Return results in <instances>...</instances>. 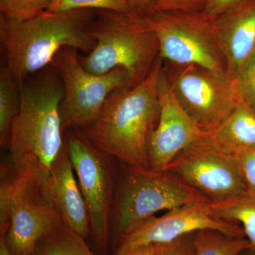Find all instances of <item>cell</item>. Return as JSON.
<instances>
[{"label": "cell", "instance_id": "6da1fadb", "mask_svg": "<svg viewBox=\"0 0 255 255\" xmlns=\"http://www.w3.org/2000/svg\"><path fill=\"white\" fill-rule=\"evenodd\" d=\"M162 64L159 57L138 85L112 92L95 123L80 130L97 148L121 163L150 169L151 137L160 113L158 78Z\"/></svg>", "mask_w": 255, "mask_h": 255}, {"label": "cell", "instance_id": "7a4b0ae2", "mask_svg": "<svg viewBox=\"0 0 255 255\" xmlns=\"http://www.w3.org/2000/svg\"><path fill=\"white\" fill-rule=\"evenodd\" d=\"M95 16V9L45 11L21 21L0 15V41L6 68L20 83L49 66L64 47L88 54L96 44L92 35Z\"/></svg>", "mask_w": 255, "mask_h": 255}, {"label": "cell", "instance_id": "3957f363", "mask_svg": "<svg viewBox=\"0 0 255 255\" xmlns=\"http://www.w3.org/2000/svg\"><path fill=\"white\" fill-rule=\"evenodd\" d=\"M49 174L27 159H9L1 166L0 232L13 255H30L37 243L63 223L50 198Z\"/></svg>", "mask_w": 255, "mask_h": 255}, {"label": "cell", "instance_id": "277c9868", "mask_svg": "<svg viewBox=\"0 0 255 255\" xmlns=\"http://www.w3.org/2000/svg\"><path fill=\"white\" fill-rule=\"evenodd\" d=\"M19 90V111L11 128L9 155L34 162L50 174L65 145L60 112L63 80L50 65L20 82Z\"/></svg>", "mask_w": 255, "mask_h": 255}, {"label": "cell", "instance_id": "5b68a950", "mask_svg": "<svg viewBox=\"0 0 255 255\" xmlns=\"http://www.w3.org/2000/svg\"><path fill=\"white\" fill-rule=\"evenodd\" d=\"M92 35L95 48L86 55H79L82 67L97 75L124 69L128 77V87L145 79L159 57L155 32L137 10L127 13L96 10Z\"/></svg>", "mask_w": 255, "mask_h": 255}, {"label": "cell", "instance_id": "8992f818", "mask_svg": "<svg viewBox=\"0 0 255 255\" xmlns=\"http://www.w3.org/2000/svg\"><path fill=\"white\" fill-rule=\"evenodd\" d=\"M206 201L209 200L167 171L154 172L120 162L111 232L114 249L121 238L156 213Z\"/></svg>", "mask_w": 255, "mask_h": 255}, {"label": "cell", "instance_id": "52a82bcc", "mask_svg": "<svg viewBox=\"0 0 255 255\" xmlns=\"http://www.w3.org/2000/svg\"><path fill=\"white\" fill-rule=\"evenodd\" d=\"M137 11L155 32L163 61L194 64L215 73L228 74L227 61L214 21L203 11Z\"/></svg>", "mask_w": 255, "mask_h": 255}, {"label": "cell", "instance_id": "ba28073f", "mask_svg": "<svg viewBox=\"0 0 255 255\" xmlns=\"http://www.w3.org/2000/svg\"><path fill=\"white\" fill-rule=\"evenodd\" d=\"M67 147L90 217L92 240L108 253L118 167L115 159L97 148L80 130L66 132Z\"/></svg>", "mask_w": 255, "mask_h": 255}, {"label": "cell", "instance_id": "9c48e42d", "mask_svg": "<svg viewBox=\"0 0 255 255\" xmlns=\"http://www.w3.org/2000/svg\"><path fill=\"white\" fill-rule=\"evenodd\" d=\"M79 55L75 48L64 47L50 63L63 82L60 112L64 134L70 130H83L95 123L109 95L128 85V77L124 69L94 75L82 67Z\"/></svg>", "mask_w": 255, "mask_h": 255}, {"label": "cell", "instance_id": "30bf717a", "mask_svg": "<svg viewBox=\"0 0 255 255\" xmlns=\"http://www.w3.org/2000/svg\"><path fill=\"white\" fill-rule=\"evenodd\" d=\"M162 71L179 105L206 132L219 127L239 104L234 80L228 74L166 61Z\"/></svg>", "mask_w": 255, "mask_h": 255}, {"label": "cell", "instance_id": "8fae6325", "mask_svg": "<svg viewBox=\"0 0 255 255\" xmlns=\"http://www.w3.org/2000/svg\"><path fill=\"white\" fill-rule=\"evenodd\" d=\"M211 202H221L247 192L237 157L218 148L209 133L188 147L166 170Z\"/></svg>", "mask_w": 255, "mask_h": 255}, {"label": "cell", "instance_id": "7c38bea8", "mask_svg": "<svg viewBox=\"0 0 255 255\" xmlns=\"http://www.w3.org/2000/svg\"><path fill=\"white\" fill-rule=\"evenodd\" d=\"M210 202L189 203L163 216L146 220L119 240L114 249V255H126L141 247L165 244L201 230H216L228 236L246 238L240 225L214 217Z\"/></svg>", "mask_w": 255, "mask_h": 255}, {"label": "cell", "instance_id": "4fadbf2b", "mask_svg": "<svg viewBox=\"0 0 255 255\" xmlns=\"http://www.w3.org/2000/svg\"><path fill=\"white\" fill-rule=\"evenodd\" d=\"M158 96L160 113L151 137L149 152L151 170L164 172L178 155L209 132L201 129L179 105L162 68L158 78Z\"/></svg>", "mask_w": 255, "mask_h": 255}, {"label": "cell", "instance_id": "5bb4252c", "mask_svg": "<svg viewBox=\"0 0 255 255\" xmlns=\"http://www.w3.org/2000/svg\"><path fill=\"white\" fill-rule=\"evenodd\" d=\"M216 34L233 79L255 52V0H243L214 20Z\"/></svg>", "mask_w": 255, "mask_h": 255}, {"label": "cell", "instance_id": "9a60e30c", "mask_svg": "<svg viewBox=\"0 0 255 255\" xmlns=\"http://www.w3.org/2000/svg\"><path fill=\"white\" fill-rule=\"evenodd\" d=\"M74 171L65 142L52 164L48 179V191L63 222L87 240L91 233L90 217Z\"/></svg>", "mask_w": 255, "mask_h": 255}, {"label": "cell", "instance_id": "2e32d148", "mask_svg": "<svg viewBox=\"0 0 255 255\" xmlns=\"http://www.w3.org/2000/svg\"><path fill=\"white\" fill-rule=\"evenodd\" d=\"M209 137L218 148L230 155L255 149V111L238 104L219 127L209 132Z\"/></svg>", "mask_w": 255, "mask_h": 255}, {"label": "cell", "instance_id": "e0dca14e", "mask_svg": "<svg viewBox=\"0 0 255 255\" xmlns=\"http://www.w3.org/2000/svg\"><path fill=\"white\" fill-rule=\"evenodd\" d=\"M211 214L216 219L237 223L255 252V195L247 192L221 202H210Z\"/></svg>", "mask_w": 255, "mask_h": 255}, {"label": "cell", "instance_id": "ac0fdd59", "mask_svg": "<svg viewBox=\"0 0 255 255\" xmlns=\"http://www.w3.org/2000/svg\"><path fill=\"white\" fill-rule=\"evenodd\" d=\"M30 255H96L86 239L61 223L37 243Z\"/></svg>", "mask_w": 255, "mask_h": 255}, {"label": "cell", "instance_id": "d6986e66", "mask_svg": "<svg viewBox=\"0 0 255 255\" xmlns=\"http://www.w3.org/2000/svg\"><path fill=\"white\" fill-rule=\"evenodd\" d=\"M20 107L19 83L6 67L0 70V145L9 147L11 128Z\"/></svg>", "mask_w": 255, "mask_h": 255}, {"label": "cell", "instance_id": "ffe728a7", "mask_svg": "<svg viewBox=\"0 0 255 255\" xmlns=\"http://www.w3.org/2000/svg\"><path fill=\"white\" fill-rule=\"evenodd\" d=\"M194 244L195 255H241L251 250L246 238L234 237L211 229L196 232Z\"/></svg>", "mask_w": 255, "mask_h": 255}, {"label": "cell", "instance_id": "44dd1931", "mask_svg": "<svg viewBox=\"0 0 255 255\" xmlns=\"http://www.w3.org/2000/svg\"><path fill=\"white\" fill-rule=\"evenodd\" d=\"M75 9L110 10L127 13L135 9L129 0H53L47 11L63 12Z\"/></svg>", "mask_w": 255, "mask_h": 255}, {"label": "cell", "instance_id": "7402d4cb", "mask_svg": "<svg viewBox=\"0 0 255 255\" xmlns=\"http://www.w3.org/2000/svg\"><path fill=\"white\" fill-rule=\"evenodd\" d=\"M53 0H0V15L12 21L29 19L47 11Z\"/></svg>", "mask_w": 255, "mask_h": 255}, {"label": "cell", "instance_id": "603a6c76", "mask_svg": "<svg viewBox=\"0 0 255 255\" xmlns=\"http://www.w3.org/2000/svg\"><path fill=\"white\" fill-rule=\"evenodd\" d=\"M233 80L239 103L255 111V52Z\"/></svg>", "mask_w": 255, "mask_h": 255}, {"label": "cell", "instance_id": "cb8c5ba5", "mask_svg": "<svg viewBox=\"0 0 255 255\" xmlns=\"http://www.w3.org/2000/svg\"><path fill=\"white\" fill-rule=\"evenodd\" d=\"M206 0H152L150 10L155 11H203Z\"/></svg>", "mask_w": 255, "mask_h": 255}, {"label": "cell", "instance_id": "d4e9b609", "mask_svg": "<svg viewBox=\"0 0 255 255\" xmlns=\"http://www.w3.org/2000/svg\"><path fill=\"white\" fill-rule=\"evenodd\" d=\"M195 233L186 235L165 244L157 245L155 255H195L194 244Z\"/></svg>", "mask_w": 255, "mask_h": 255}, {"label": "cell", "instance_id": "484cf974", "mask_svg": "<svg viewBox=\"0 0 255 255\" xmlns=\"http://www.w3.org/2000/svg\"><path fill=\"white\" fill-rule=\"evenodd\" d=\"M247 191L255 195V149L236 155Z\"/></svg>", "mask_w": 255, "mask_h": 255}, {"label": "cell", "instance_id": "4316f807", "mask_svg": "<svg viewBox=\"0 0 255 255\" xmlns=\"http://www.w3.org/2000/svg\"><path fill=\"white\" fill-rule=\"evenodd\" d=\"M243 1V0H206L203 12L208 18L214 21Z\"/></svg>", "mask_w": 255, "mask_h": 255}, {"label": "cell", "instance_id": "83f0119b", "mask_svg": "<svg viewBox=\"0 0 255 255\" xmlns=\"http://www.w3.org/2000/svg\"><path fill=\"white\" fill-rule=\"evenodd\" d=\"M155 246L141 247L126 255H155Z\"/></svg>", "mask_w": 255, "mask_h": 255}, {"label": "cell", "instance_id": "f1b7e54d", "mask_svg": "<svg viewBox=\"0 0 255 255\" xmlns=\"http://www.w3.org/2000/svg\"><path fill=\"white\" fill-rule=\"evenodd\" d=\"M134 6V10L150 9L152 0H129Z\"/></svg>", "mask_w": 255, "mask_h": 255}, {"label": "cell", "instance_id": "f546056e", "mask_svg": "<svg viewBox=\"0 0 255 255\" xmlns=\"http://www.w3.org/2000/svg\"><path fill=\"white\" fill-rule=\"evenodd\" d=\"M0 255H13L8 250L4 236H2L0 238Z\"/></svg>", "mask_w": 255, "mask_h": 255}, {"label": "cell", "instance_id": "4dcf8cb0", "mask_svg": "<svg viewBox=\"0 0 255 255\" xmlns=\"http://www.w3.org/2000/svg\"><path fill=\"white\" fill-rule=\"evenodd\" d=\"M241 255H242V254ZM255 255V252L251 251V250H248V255Z\"/></svg>", "mask_w": 255, "mask_h": 255}]
</instances>
